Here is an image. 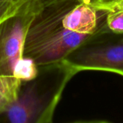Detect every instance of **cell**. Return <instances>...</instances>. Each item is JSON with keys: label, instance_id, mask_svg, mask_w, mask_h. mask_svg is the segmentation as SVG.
Listing matches in <instances>:
<instances>
[{"label": "cell", "instance_id": "obj_1", "mask_svg": "<svg viewBox=\"0 0 123 123\" xmlns=\"http://www.w3.org/2000/svg\"><path fill=\"white\" fill-rule=\"evenodd\" d=\"M83 0H43V5L28 28L23 57L37 66L63 61L92 35L78 33L64 27L66 14Z\"/></svg>", "mask_w": 123, "mask_h": 123}, {"label": "cell", "instance_id": "obj_2", "mask_svg": "<svg viewBox=\"0 0 123 123\" xmlns=\"http://www.w3.org/2000/svg\"><path fill=\"white\" fill-rule=\"evenodd\" d=\"M77 72L63 61L38 66L37 76L22 81L15 102L4 113L12 123H50L68 82Z\"/></svg>", "mask_w": 123, "mask_h": 123}, {"label": "cell", "instance_id": "obj_3", "mask_svg": "<svg viewBox=\"0 0 123 123\" xmlns=\"http://www.w3.org/2000/svg\"><path fill=\"white\" fill-rule=\"evenodd\" d=\"M105 17L97 31L63 60L77 74L100 71L123 76V34L111 32L105 24Z\"/></svg>", "mask_w": 123, "mask_h": 123}, {"label": "cell", "instance_id": "obj_4", "mask_svg": "<svg viewBox=\"0 0 123 123\" xmlns=\"http://www.w3.org/2000/svg\"><path fill=\"white\" fill-rule=\"evenodd\" d=\"M43 1L25 0L15 12L0 22V76H14V68L23 57L28 28Z\"/></svg>", "mask_w": 123, "mask_h": 123}, {"label": "cell", "instance_id": "obj_5", "mask_svg": "<svg viewBox=\"0 0 123 123\" xmlns=\"http://www.w3.org/2000/svg\"><path fill=\"white\" fill-rule=\"evenodd\" d=\"M107 11L99 10L86 0L79 2L63 19L65 28L81 34L92 35L99 27Z\"/></svg>", "mask_w": 123, "mask_h": 123}, {"label": "cell", "instance_id": "obj_6", "mask_svg": "<svg viewBox=\"0 0 123 123\" xmlns=\"http://www.w3.org/2000/svg\"><path fill=\"white\" fill-rule=\"evenodd\" d=\"M21 84L22 81L14 76H0V115L17 99Z\"/></svg>", "mask_w": 123, "mask_h": 123}, {"label": "cell", "instance_id": "obj_7", "mask_svg": "<svg viewBox=\"0 0 123 123\" xmlns=\"http://www.w3.org/2000/svg\"><path fill=\"white\" fill-rule=\"evenodd\" d=\"M38 72V66L30 58L22 57L16 65L14 71V76L22 81L34 79Z\"/></svg>", "mask_w": 123, "mask_h": 123}, {"label": "cell", "instance_id": "obj_8", "mask_svg": "<svg viewBox=\"0 0 123 123\" xmlns=\"http://www.w3.org/2000/svg\"><path fill=\"white\" fill-rule=\"evenodd\" d=\"M105 24L107 28L116 34H123V9L107 11Z\"/></svg>", "mask_w": 123, "mask_h": 123}, {"label": "cell", "instance_id": "obj_9", "mask_svg": "<svg viewBox=\"0 0 123 123\" xmlns=\"http://www.w3.org/2000/svg\"><path fill=\"white\" fill-rule=\"evenodd\" d=\"M25 0L0 1V22L15 12Z\"/></svg>", "mask_w": 123, "mask_h": 123}, {"label": "cell", "instance_id": "obj_10", "mask_svg": "<svg viewBox=\"0 0 123 123\" xmlns=\"http://www.w3.org/2000/svg\"><path fill=\"white\" fill-rule=\"evenodd\" d=\"M121 0H101L99 10L110 11Z\"/></svg>", "mask_w": 123, "mask_h": 123}, {"label": "cell", "instance_id": "obj_11", "mask_svg": "<svg viewBox=\"0 0 123 123\" xmlns=\"http://www.w3.org/2000/svg\"><path fill=\"white\" fill-rule=\"evenodd\" d=\"M89 3H90L92 5H93L94 7H96L97 9H99V7L101 4V0H86Z\"/></svg>", "mask_w": 123, "mask_h": 123}, {"label": "cell", "instance_id": "obj_12", "mask_svg": "<svg viewBox=\"0 0 123 123\" xmlns=\"http://www.w3.org/2000/svg\"><path fill=\"white\" fill-rule=\"evenodd\" d=\"M123 9V0L120 1L112 9H110V11L111 10H115V9Z\"/></svg>", "mask_w": 123, "mask_h": 123}, {"label": "cell", "instance_id": "obj_13", "mask_svg": "<svg viewBox=\"0 0 123 123\" xmlns=\"http://www.w3.org/2000/svg\"><path fill=\"white\" fill-rule=\"evenodd\" d=\"M0 1H3V0H0ZM8 1H15V0H8Z\"/></svg>", "mask_w": 123, "mask_h": 123}]
</instances>
